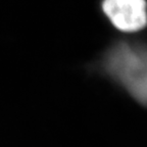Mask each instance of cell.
<instances>
[{"label": "cell", "instance_id": "6da1fadb", "mask_svg": "<svg viewBox=\"0 0 147 147\" xmlns=\"http://www.w3.org/2000/svg\"><path fill=\"white\" fill-rule=\"evenodd\" d=\"M101 67L113 82L147 107V41H119L104 54Z\"/></svg>", "mask_w": 147, "mask_h": 147}, {"label": "cell", "instance_id": "7a4b0ae2", "mask_svg": "<svg viewBox=\"0 0 147 147\" xmlns=\"http://www.w3.org/2000/svg\"><path fill=\"white\" fill-rule=\"evenodd\" d=\"M102 10L122 32H138L147 26L146 0H103Z\"/></svg>", "mask_w": 147, "mask_h": 147}]
</instances>
